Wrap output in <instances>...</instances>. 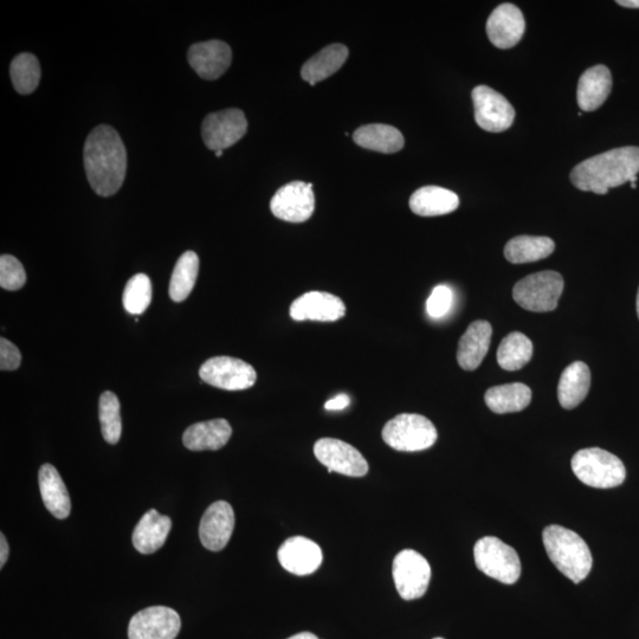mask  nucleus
Listing matches in <instances>:
<instances>
[{
	"mask_svg": "<svg viewBox=\"0 0 639 639\" xmlns=\"http://www.w3.org/2000/svg\"><path fill=\"white\" fill-rule=\"evenodd\" d=\"M199 273V257L193 251H186L174 267L170 281L169 294L174 302H183L189 298Z\"/></svg>",
	"mask_w": 639,
	"mask_h": 639,
	"instance_id": "obj_32",
	"label": "nucleus"
},
{
	"mask_svg": "<svg viewBox=\"0 0 639 639\" xmlns=\"http://www.w3.org/2000/svg\"><path fill=\"white\" fill-rule=\"evenodd\" d=\"M493 327L488 321L477 320L462 335L458 344V365L466 371H475L482 364L492 341Z\"/></svg>",
	"mask_w": 639,
	"mask_h": 639,
	"instance_id": "obj_20",
	"label": "nucleus"
},
{
	"mask_svg": "<svg viewBox=\"0 0 639 639\" xmlns=\"http://www.w3.org/2000/svg\"><path fill=\"white\" fill-rule=\"evenodd\" d=\"M38 481L42 500L48 511L57 519H67L71 511L70 496L57 469L51 464H44L40 469Z\"/></svg>",
	"mask_w": 639,
	"mask_h": 639,
	"instance_id": "obj_26",
	"label": "nucleus"
},
{
	"mask_svg": "<svg viewBox=\"0 0 639 639\" xmlns=\"http://www.w3.org/2000/svg\"><path fill=\"white\" fill-rule=\"evenodd\" d=\"M591 371L583 361L568 365L561 374L558 385V399L566 410H572L582 404L590 391Z\"/></svg>",
	"mask_w": 639,
	"mask_h": 639,
	"instance_id": "obj_25",
	"label": "nucleus"
},
{
	"mask_svg": "<svg viewBox=\"0 0 639 639\" xmlns=\"http://www.w3.org/2000/svg\"><path fill=\"white\" fill-rule=\"evenodd\" d=\"M612 90V76L608 67L599 66L587 69L580 77L577 100L583 112L597 111L608 100Z\"/></svg>",
	"mask_w": 639,
	"mask_h": 639,
	"instance_id": "obj_21",
	"label": "nucleus"
},
{
	"mask_svg": "<svg viewBox=\"0 0 639 639\" xmlns=\"http://www.w3.org/2000/svg\"><path fill=\"white\" fill-rule=\"evenodd\" d=\"M223 152H224V151H217V152H216V156H217V158H221V157L223 156Z\"/></svg>",
	"mask_w": 639,
	"mask_h": 639,
	"instance_id": "obj_44",
	"label": "nucleus"
},
{
	"mask_svg": "<svg viewBox=\"0 0 639 639\" xmlns=\"http://www.w3.org/2000/svg\"><path fill=\"white\" fill-rule=\"evenodd\" d=\"M12 85L19 94L34 93L41 81V66L37 57L24 53L15 57L10 68Z\"/></svg>",
	"mask_w": 639,
	"mask_h": 639,
	"instance_id": "obj_33",
	"label": "nucleus"
},
{
	"mask_svg": "<svg viewBox=\"0 0 639 639\" xmlns=\"http://www.w3.org/2000/svg\"><path fill=\"white\" fill-rule=\"evenodd\" d=\"M27 282L22 263L15 256L3 255L0 257V287L5 290H19Z\"/></svg>",
	"mask_w": 639,
	"mask_h": 639,
	"instance_id": "obj_36",
	"label": "nucleus"
},
{
	"mask_svg": "<svg viewBox=\"0 0 639 639\" xmlns=\"http://www.w3.org/2000/svg\"><path fill=\"white\" fill-rule=\"evenodd\" d=\"M277 557L284 570L295 576H309L318 571L322 564L320 546L305 537H293L284 541Z\"/></svg>",
	"mask_w": 639,
	"mask_h": 639,
	"instance_id": "obj_18",
	"label": "nucleus"
},
{
	"mask_svg": "<svg viewBox=\"0 0 639 639\" xmlns=\"http://www.w3.org/2000/svg\"><path fill=\"white\" fill-rule=\"evenodd\" d=\"M273 215L289 223H303L313 216L315 196L313 185L293 182L281 187L270 202Z\"/></svg>",
	"mask_w": 639,
	"mask_h": 639,
	"instance_id": "obj_13",
	"label": "nucleus"
},
{
	"mask_svg": "<svg viewBox=\"0 0 639 639\" xmlns=\"http://www.w3.org/2000/svg\"><path fill=\"white\" fill-rule=\"evenodd\" d=\"M348 49L342 44L328 45L325 49L319 51L318 54L303 64L301 75L302 79L315 86L316 83L328 79L329 76L337 73L347 61Z\"/></svg>",
	"mask_w": 639,
	"mask_h": 639,
	"instance_id": "obj_27",
	"label": "nucleus"
},
{
	"mask_svg": "<svg viewBox=\"0 0 639 639\" xmlns=\"http://www.w3.org/2000/svg\"><path fill=\"white\" fill-rule=\"evenodd\" d=\"M460 206L455 192L440 186H425L417 190L410 198V209L422 217L448 215Z\"/></svg>",
	"mask_w": 639,
	"mask_h": 639,
	"instance_id": "obj_24",
	"label": "nucleus"
},
{
	"mask_svg": "<svg viewBox=\"0 0 639 639\" xmlns=\"http://www.w3.org/2000/svg\"><path fill=\"white\" fill-rule=\"evenodd\" d=\"M638 172L639 147H619L578 164L571 172V182L580 191L606 195L612 187L636 184Z\"/></svg>",
	"mask_w": 639,
	"mask_h": 639,
	"instance_id": "obj_2",
	"label": "nucleus"
},
{
	"mask_svg": "<svg viewBox=\"0 0 639 639\" xmlns=\"http://www.w3.org/2000/svg\"><path fill=\"white\" fill-rule=\"evenodd\" d=\"M169 516L161 515L156 509H150L142 516L134 529L133 545L142 554H152L164 546L171 531Z\"/></svg>",
	"mask_w": 639,
	"mask_h": 639,
	"instance_id": "obj_22",
	"label": "nucleus"
},
{
	"mask_svg": "<svg viewBox=\"0 0 639 639\" xmlns=\"http://www.w3.org/2000/svg\"><path fill=\"white\" fill-rule=\"evenodd\" d=\"M182 621L176 611L166 606H152L132 617L129 639H176Z\"/></svg>",
	"mask_w": 639,
	"mask_h": 639,
	"instance_id": "obj_14",
	"label": "nucleus"
},
{
	"mask_svg": "<svg viewBox=\"0 0 639 639\" xmlns=\"http://www.w3.org/2000/svg\"><path fill=\"white\" fill-rule=\"evenodd\" d=\"M187 58L202 79L212 81L219 79L229 69L232 51L227 43L208 41L192 45Z\"/></svg>",
	"mask_w": 639,
	"mask_h": 639,
	"instance_id": "obj_19",
	"label": "nucleus"
},
{
	"mask_svg": "<svg viewBox=\"0 0 639 639\" xmlns=\"http://www.w3.org/2000/svg\"><path fill=\"white\" fill-rule=\"evenodd\" d=\"M555 244L551 238L518 236L505 247V256L513 264L532 263L544 260L553 254Z\"/></svg>",
	"mask_w": 639,
	"mask_h": 639,
	"instance_id": "obj_30",
	"label": "nucleus"
},
{
	"mask_svg": "<svg viewBox=\"0 0 639 639\" xmlns=\"http://www.w3.org/2000/svg\"><path fill=\"white\" fill-rule=\"evenodd\" d=\"M83 161L88 182L99 196L111 197L121 189L127 172V152L113 127L102 125L88 135Z\"/></svg>",
	"mask_w": 639,
	"mask_h": 639,
	"instance_id": "obj_1",
	"label": "nucleus"
},
{
	"mask_svg": "<svg viewBox=\"0 0 639 639\" xmlns=\"http://www.w3.org/2000/svg\"><path fill=\"white\" fill-rule=\"evenodd\" d=\"M437 430L430 419L416 413H402L387 422L383 440L392 449L415 453L429 449L437 441Z\"/></svg>",
	"mask_w": 639,
	"mask_h": 639,
	"instance_id": "obj_5",
	"label": "nucleus"
},
{
	"mask_svg": "<svg viewBox=\"0 0 639 639\" xmlns=\"http://www.w3.org/2000/svg\"><path fill=\"white\" fill-rule=\"evenodd\" d=\"M9 558V544L4 537V534L0 535V567H3Z\"/></svg>",
	"mask_w": 639,
	"mask_h": 639,
	"instance_id": "obj_40",
	"label": "nucleus"
},
{
	"mask_svg": "<svg viewBox=\"0 0 639 639\" xmlns=\"http://www.w3.org/2000/svg\"><path fill=\"white\" fill-rule=\"evenodd\" d=\"M22 354L9 340H0V369L2 371H15L21 366Z\"/></svg>",
	"mask_w": 639,
	"mask_h": 639,
	"instance_id": "obj_38",
	"label": "nucleus"
},
{
	"mask_svg": "<svg viewBox=\"0 0 639 639\" xmlns=\"http://www.w3.org/2000/svg\"><path fill=\"white\" fill-rule=\"evenodd\" d=\"M289 313L295 321L334 322L344 318L346 306L333 294L309 292L292 303Z\"/></svg>",
	"mask_w": 639,
	"mask_h": 639,
	"instance_id": "obj_16",
	"label": "nucleus"
},
{
	"mask_svg": "<svg viewBox=\"0 0 639 639\" xmlns=\"http://www.w3.org/2000/svg\"><path fill=\"white\" fill-rule=\"evenodd\" d=\"M355 144L366 150L380 153H397L403 150L405 140L396 127L389 125H366L353 134Z\"/></svg>",
	"mask_w": 639,
	"mask_h": 639,
	"instance_id": "obj_28",
	"label": "nucleus"
},
{
	"mask_svg": "<svg viewBox=\"0 0 639 639\" xmlns=\"http://www.w3.org/2000/svg\"><path fill=\"white\" fill-rule=\"evenodd\" d=\"M532 400V390L522 383L494 386L484 395V402L497 415L525 410Z\"/></svg>",
	"mask_w": 639,
	"mask_h": 639,
	"instance_id": "obj_29",
	"label": "nucleus"
},
{
	"mask_svg": "<svg viewBox=\"0 0 639 639\" xmlns=\"http://www.w3.org/2000/svg\"><path fill=\"white\" fill-rule=\"evenodd\" d=\"M288 639H319L312 632H300V634H296Z\"/></svg>",
	"mask_w": 639,
	"mask_h": 639,
	"instance_id": "obj_42",
	"label": "nucleus"
},
{
	"mask_svg": "<svg viewBox=\"0 0 639 639\" xmlns=\"http://www.w3.org/2000/svg\"><path fill=\"white\" fill-rule=\"evenodd\" d=\"M533 344L525 334L513 332L501 341L497 363L506 371H518L531 361Z\"/></svg>",
	"mask_w": 639,
	"mask_h": 639,
	"instance_id": "obj_31",
	"label": "nucleus"
},
{
	"mask_svg": "<svg viewBox=\"0 0 639 639\" xmlns=\"http://www.w3.org/2000/svg\"><path fill=\"white\" fill-rule=\"evenodd\" d=\"M565 282L557 271H540L515 284L513 299L526 311L547 313L558 307Z\"/></svg>",
	"mask_w": 639,
	"mask_h": 639,
	"instance_id": "obj_6",
	"label": "nucleus"
},
{
	"mask_svg": "<svg viewBox=\"0 0 639 639\" xmlns=\"http://www.w3.org/2000/svg\"><path fill=\"white\" fill-rule=\"evenodd\" d=\"M548 558L574 584L582 583L592 568V554L580 535L558 525L548 526L542 533Z\"/></svg>",
	"mask_w": 639,
	"mask_h": 639,
	"instance_id": "obj_3",
	"label": "nucleus"
},
{
	"mask_svg": "<svg viewBox=\"0 0 639 639\" xmlns=\"http://www.w3.org/2000/svg\"><path fill=\"white\" fill-rule=\"evenodd\" d=\"M453 302V290L448 286H437L426 301V312L432 319H441L449 313Z\"/></svg>",
	"mask_w": 639,
	"mask_h": 639,
	"instance_id": "obj_37",
	"label": "nucleus"
},
{
	"mask_svg": "<svg viewBox=\"0 0 639 639\" xmlns=\"http://www.w3.org/2000/svg\"><path fill=\"white\" fill-rule=\"evenodd\" d=\"M199 376L204 383L227 391L250 389L257 380L253 366L232 357H215L205 361L200 367Z\"/></svg>",
	"mask_w": 639,
	"mask_h": 639,
	"instance_id": "obj_8",
	"label": "nucleus"
},
{
	"mask_svg": "<svg viewBox=\"0 0 639 639\" xmlns=\"http://www.w3.org/2000/svg\"><path fill=\"white\" fill-rule=\"evenodd\" d=\"M235 528V513L230 503L217 501L206 509L199 526V537L206 550L219 552L229 544Z\"/></svg>",
	"mask_w": 639,
	"mask_h": 639,
	"instance_id": "obj_15",
	"label": "nucleus"
},
{
	"mask_svg": "<svg viewBox=\"0 0 639 639\" xmlns=\"http://www.w3.org/2000/svg\"><path fill=\"white\" fill-rule=\"evenodd\" d=\"M475 108V120L484 131L501 133L511 128L515 111L511 102L496 90L479 86L471 93Z\"/></svg>",
	"mask_w": 639,
	"mask_h": 639,
	"instance_id": "obj_11",
	"label": "nucleus"
},
{
	"mask_svg": "<svg viewBox=\"0 0 639 639\" xmlns=\"http://www.w3.org/2000/svg\"><path fill=\"white\" fill-rule=\"evenodd\" d=\"M351 399L345 393H341L337 397L328 400L325 404V409L328 411H341L345 410L348 405H350Z\"/></svg>",
	"mask_w": 639,
	"mask_h": 639,
	"instance_id": "obj_39",
	"label": "nucleus"
},
{
	"mask_svg": "<svg viewBox=\"0 0 639 639\" xmlns=\"http://www.w3.org/2000/svg\"><path fill=\"white\" fill-rule=\"evenodd\" d=\"M475 564L486 576L513 585L521 576V561L513 547L495 537L482 538L474 548Z\"/></svg>",
	"mask_w": 639,
	"mask_h": 639,
	"instance_id": "obj_7",
	"label": "nucleus"
},
{
	"mask_svg": "<svg viewBox=\"0 0 639 639\" xmlns=\"http://www.w3.org/2000/svg\"><path fill=\"white\" fill-rule=\"evenodd\" d=\"M435 639H443V638H435Z\"/></svg>",
	"mask_w": 639,
	"mask_h": 639,
	"instance_id": "obj_46",
	"label": "nucleus"
},
{
	"mask_svg": "<svg viewBox=\"0 0 639 639\" xmlns=\"http://www.w3.org/2000/svg\"><path fill=\"white\" fill-rule=\"evenodd\" d=\"M632 189H636V184H631Z\"/></svg>",
	"mask_w": 639,
	"mask_h": 639,
	"instance_id": "obj_45",
	"label": "nucleus"
},
{
	"mask_svg": "<svg viewBox=\"0 0 639 639\" xmlns=\"http://www.w3.org/2000/svg\"><path fill=\"white\" fill-rule=\"evenodd\" d=\"M393 580L399 596L404 600L422 598L431 579V567L422 554L404 550L393 560Z\"/></svg>",
	"mask_w": 639,
	"mask_h": 639,
	"instance_id": "obj_9",
	"label": "nucleus"
},
{
	"mask_svg": "<svg viewBox=\"0 0 639 639\" xmlns=\"http://www.w3.org/2000/svg\"><path fill=\"white\" fill-rule=\"evenodd\" d=\"M617 4L623 8L639 9V0H618Z\"/></svg>",
	"mask_w": 639,
	"mask_h": 639,
	"instance_id": "obj_41",
	"label": "nucleus"
},
{
	"mask_svg": "<svg viewBox=\"0 0 639 639\" xmlns=\"http://www.w3.org/2000/svg\"><path fill=\"white\" fill-rule=\"evenodd\" d=\"M248 131V121L240 109L212 113L204 119L202 137L211 151H224L240 141Z\"/></svg>",
	"mask_w": 639,
	"mask_h": 639,
	"instance_id": "obj_10",
	"label": "nucleus"
},
{
	"mask_svg": "<svg viewBox=\"0 0 639 639\" xmlns=\"http://www.w3.org/2000/svg\"><path fill=\"white\" fill-rule=\"evenodd\" d=\"M636 307H637V315L639 319V288H638V294H637Z\"/></svg>",
	"mask_w": 639,
	"mask_h": 639,
	"instance_id": "obj_43",
	"label": "nucleus"
},
{
	"mask_svg": "<svg viewBox=\"0 0 639 639\" xmlns=\"http://www.w3.org/2000/svg\"><path fill=\"white\" fill-rule=\"evenodd\" d=\"M314 455L327 467L329 474L363 477L369 473V463L360 451L335 438H321L316 442Z\"/></svg>",
	"mask_w": 639,
	"mask_h": 639,
	"instance_id": "obj_12",
	"label": "nucleus"
},
{
	"mask_svg": "<svg viewBox=\"0 0 639 639\" xmlns=\"http://www.w3.org/2000/svg\"><path fill=\"white\" fill-rule=\"evenodd\" d=\"M152 301V283L150 277L138 274L132 277L126 284L122 303L129 314L140 315L145 313Z\"/></svg>",
	"mask_w": 639,
	"mask_h": 639,
	"instance_id": "obj_35",
	"label": "nucleus"
},
{
	"mask_svg": "<svg viewBox=\"0 0 639 639\" xmlns=\"http://www.w3.org/2000/svg\"><path fill=\"white\" fill-rule=\"evenodd\" d=\"M232 435L231 425L225 419H212L190 426L184 432L183 443L192 451L219 450L225 447Z\"/></svg>",
	"mask_w": 639,
	"mask_h": 639,
	"instance_id": "obj_23",
	"label": "nucleus"
},
{
	"mask_svg": "<svg viewBox=\"0 0 639 639\" xmlns=\"http://www.w3.org/2000/svg\"><path fill=\"white\" fill-rule=\"evenodd\" d=\"M574 475L586 486L610 489L621 486L626 470L619 458L609 451L590 448L578 451L571 462Z\"/></svg>",
	"mask_w": 639,
	"mask_h": 639,
	"instance_id": "obj_4",
	"label": "nucleus"
},
{
	"mask_svg": "<svg viewBox=\"0 0 639 639\" xmlns=\"http://www.w3.org/2000/svg\"><path fill=\"white\" fill-rule=\"evenodd\" d=\"M99 418L102 436L109 444L120 441L122 423L120 416V402L113 392H103L99 404Z\"/></svg>",
	"mask_w": 639,
	"mask_h": 639,
	"instance_id": "obj_34",
	"label": "nucleus"
},
{
	"mask_svg": "<svg viewBox=\"0 0 639 639\" xmlns=\"http://www.w3.org/2000/svg\"><path fill=\"white\" fill-rule=\"evenodd\" d=\"M524 15L513 4H502L492 12L487 22L489 41L496 48L511 49L521 41L525 34Z\"/></svg>",
	"mask_w": 639,
	"mask_h": 639,
	"instance_id": "obj_17",
	"label": "nucleus"
}]
</instances>
